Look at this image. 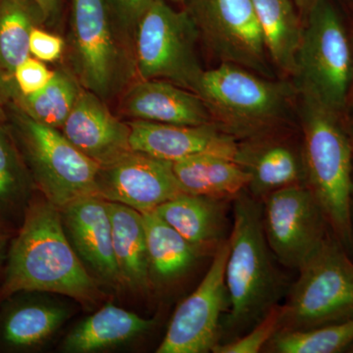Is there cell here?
Listing matches in <instances>:
<instances>
[{"instance_id": "1", "label": "cell", "mask_w": 353, "mask_h": 353, "mask_svg": "<svg viewBox=\"0 0 353 353\" xmlns=\"http://www.w3.org/2000/svg\"><path fill=\"white\" fill-rule=\"evenodd\" d=\"M99 287L70 243L60 209L32 199L7 252L0 303L19 292H48L92 308L103 299Z\"/></svg>"}, {"instance_id": "2", "label": "cell", "mask_w": 353, "mask_h": 353, "mask_svg": "<svg viewBox=\"0 0 353 353\" xmlns=\"http://www.w3.org/2000/svg\"><path fill=\"white\" fill-rule=\"evenodd\" d=\"M225 282L229 309L221 343L248 333L282 304L292 281L281 268L265 236L262 201L243 190L233 201Z\"/></svg>"}, {"instance_id": "3", "label": "cell", "mask_w": 353, "mask_h": 353, "mask_svg": "<svg viewBox=\"0 0 353 353\" xmlns=\"http://www.w3.org/2000/svg\"><path fill=\"white\" fill-rule=\"evenodd\" d=\"M299 97L305 185L319 203L332 234L353 257L352 136L343 116L310 97Z\"/></svg>"}, {"instance_id": "4", "label": "cell", "mask_w": 353, "mask_h": 353, "mask_svg": "<svg viewBox=\"0 0 353 353\" xmlns=\"http://www.w3.org/2000/svg\"><path fill=\"white\" fill-rule=\"evenodd\" d=\"M65 68L108 102L137 81L132 38L109 0H70Z\"/></svg>"}, {"instance_id": "5", "label": "cell", "mask_w": 353, "mask_h": 353, "mask_svg": "<svg viewBox=\"0 0 353 353\" xmlns=\"http://www.w3.org/2000/svg\"><path fill=\"white\" fill-rule=\"evenodd\" d=\"M296 92L289 83L226 63L204 71L196 90L213 124L238 141L279 134Z\"/></svg>"}, {"instance_id": "6", "label": "cell", "mask_w": 353, "mask_h": 353, "mask_svg": "<svg viewBox=\"0 0 353 353\" xmlns=\"http://www.w3.org/2000/svg\"><path fill=\"white\" fill-rule=\"evenodd\" d=\"M1 109L34 187L46 201L61 209L80 197L97 194L101 166L63 132L37 122L13 101Z\"/></svg>"}, {"instance_id": "7", "label": "cell", "mask_w": 353, "mask_h": 353, "mask_svg": "<svg viewBox=\"0 0 353 353\" xmlns=\"http://www.w3.org/2000/svg\"><path fill=\"white\" fill-rule=\"evenodd\" d=\"M294 87L343 116L353 83L352 36L332 0H320L304 20Z\"/></svg>"}, {"instance_id": "8", "label": "cell", "mask_w": 353, "mask_h": 353, "mask_svg": "<svg viewBox=\"0 0 353 353\" xmlns=\"http://www.w3.org/2000/svg\"><path fill=\"white\" fill-rule=\"evenodd\" d=\"M280 306L279 331H303L353 319V257L333 234L299 269Z\"/></svg>"}, {"instance_id": "9", "label": "cell", "mask_w": 353, "mask_h": 353, "mask_svg": "<svg viewBox=\"0 0 353 353\" xmlns=\"http://www.w3.org/2000/svg\"><path fill=\"white\" fill-rule=\"evenodd\" d=\"M199 32L189 13L154 0L132 38L137 80L167 81L196 94L204 71L197 54Z\"/></svg>"}, {"instance_id": "10", "label": "cell", "mask_w": 353, "mask_h": 353, "mask_svg": "<svg viewBox=\"0 0 353 353\" xmlns=\"http://www.w3.org/2000/svg\"><path fill=\"white\" fill-rule=\"evenodd\" d=\"M199 41L221 63L270 78L269 57L252 0H187Z\"/></svg>"}, {"instance_id": "11", "label": "cell", "mask_w": 353, "mask_h": 353, "mask_svg": "<svg viewBox=\"0 0 353 353\" xmlns=\"http://www.w3.org/2000/svg\"><path fill=\"white\" fill-rule=\"evenodd\" d=\"M261 201L272 252L283 267L299 270L332 233L319 203L305 185L276 190Z\"/></svg>"}, {"instance_id": "12", "label": "cell", "mask_w": 353, "mask_h": 353, "mask_svg": "<svg viewBox=\"0 0 353 353\" xmlns=\"http://www.w3.org/2000/svg\"><path fill=\"white\" fill-rule=\"evenodd\" d=\"M229 248L228 239L213 255L201 284L179 304L157 353L213 352L219 345L229 309L225 282Z\"/></svg>"}, {"instance_id": "13", "label": "cell", "mask_w": 353, "mask_h": 353, "mask_svg": "<svg viewBox=\"0 0 353 353\" xmlns=\"http://www.w3.org/2000/svg\"><path fill=\"white\" fill-rule=\"evenodd\" d=\"M97 190L105 201L124 204L139 213L154 210L185 192L174 173L173 162L134 150L99 168Z\"/></svg>"}, {"instance_id": "14", "label": "cell", "mask_w": 353, "mask_h": 353, "mask_svg": "<svg viewBox=\"0 0 353 353\" xmlns=\"http://www.w3.org/2000/svg\"><path fill=\"white\" fill-rule=\"evenodd\" d=\"M60 214L70 243L90 273L99 283L122 285L114 255L108 201L90 194L70 202L60 209Z\"/></svg>"}, {"instance_id": "15", "label": "cell", "mask_w": 353, "mask_h": 353, "mask_svg": "<svg viewBox=\"0 0 353 353\" xmlns=\"http://www.w3.org/2000/svg\"><path fill=\"white\" fill-rule=\"evenodd\" d=\"M61 132L99 166H108L132 152L131 128L110 110L108 102L83 88Z\"/></svg>"}, {"instance_id": "16", "label": "cell", "mask_w": 353, "mask_h": 353, "mask_svg": "<svg viewBox=\"0 0 353 353\" xmlns=\"http://www.w3.org/2000/svg\"><path fill=\"white\" fill-rule=\"evenodd\" d=\"M131 128L132 150L158 159L176 162L183 158L213 153L234 159L239 141L215 124L182 126L150 121H127Z\"/></svg>"}, {"instance_id": "17", "label": "cell", "mask_w": 353, "mask_h": 353, "mask_svg": "<svg viewBox=\"0 0 353 353\" xmlns=\"http://www.w3.org/2000/svg\"><path fill=\"white\" fill-rule=\"evenodd\" d=\"M118 111L130 120L182 126L213 124L201 97L162 80L134 81L121 94Z\"/></svg>"}, {"instance_id": "18", "label": "cell", "mask_w": 353, "mask_h": 353, "mask_svg": "<svg viewBox=\"0 0 353 353\" xmlns=\"http://www.w3.org/2000/svg\"><path fill=\"white\" fill-rule=\"evenodd\" d=\"M280 134L239 141L234 160L248 174L250 196L263 201L276 190L305 185L303 150Z\"/></svg>"}, {"instance_id": "19", "label": "cell", "mask_w": 353, "mask_h": 353, "mask_svg": "<svg viewBox=\"0 0 353 353\" xmlns=\"http://www.w3.org/2000/svg\"><path fill=\"white\" fill-rule=\"evenodd\" d=\"M231 201L183 192L154 211L183 239L212 257L231 233H228Z\"/></svg>"}, {"instance_id": "20", "label": "cell", "mask_w": 353, "mask_h": 353, "mask_svg": "<svg viewBox=\"0 0 353 353\" xmlns=\"http://www.w3.org/2000/svg\"><path fill=\"white\" fill-rule=\"evenodd\" d=\"M141 214L152 287L175 284L188 275L202 257L210 256L183 239L154 210Z\"/></svg>"}, {"instance_id": "21", "label": "cell", "mask_w": 353, "mask_h": 353, "mask_svg": "<svg viewBox=\"0 0 353 353\" xmlns=\"http://www.w3.org/2000/svg\"><path fill=\"white\" fill-rule=\"evenodd\" d=\"M155 324V319H146L108 303L67 334L62 350L71 353L99 352L138 338L150 332Z\"/></svg>"}, {"instance_id": "22", "label": "cell", "mask_w": 353, "mask_h": 353, "mask_svg": "<svg viewBox=\"0 0 353 353\" xmlns=\"http://www.w3.org/2000/svg\"><path fill=\"white\" fill-rule=\"evenodd\" d=\"M108 208L121 285L134 292H150L152 285L143 214L117 202L108 201Z\"/></svg>"}, {"instance_id": "23", "label": "cell", "mask_w": 353, "mask_h": 353, "mask_svg": "<svg viewBox=\"0 0 353 353\" xmlns=\"http://www.w3.org/2000/svg\"><path fill=\"white\" fill-rule=\"evenodd\" d=\"M69 314V309L60 304L18 299L0 314V343L9 350L39 347L57 333Z\"/></svg>"}, {"instance_id": "24", "label": "cell", "mask_w": 353, "mask_h": 353, "mask_svg": "<svg viewBox=\"0 0 353 353\" xmlns=\"http://www.w3.org/2000/svg\"><path fill=\"white\" fill-rule=\"evenodd\" d=\"M183 192L233 201L248 188L250 176L232 158L199 153L173 162Z\"/></svg>"}, {"instance_id": "25", "label": "cell", "mask_w": 353, "mask_h": 353, "mask_svg": "<svg viewBox=\"0 0 353 353\" xmlns=\"http://www.w3.org/2000/svg\"><path fill=\"white\" fill-rule=\"evenodd\" d=\"M272 63L294 76L304 22L294 0H252Z\"/></svg>"}, {"instance_id": "26", "label": "cell", "mask_w": 353, "mask_h": 353, "mask_svg": "<svg viewBox=\"0 0 353 353\" xmlns=\"http://www.w3.org/2000/svg\"><path fill=\"white\" fill-rule=\"evenodd\" d=\"M36 189L0 108V223L24 217Z\"/></svg>"}, {"instance_id": "27", "label": "cell", "mask_w": 353, "mask_h": 353, "mask_svg": "<svg viewBox=\"0 0 353 353\" xmlns=\"http://www.w3.org/2000/svg\"><path fill=\"white\" fill-rule=\"evenodd\" d=\"M82 90L75 77L63 67L54 70L43 90L29 95L18 92L13 102L37 122L61 131Z\"/></svg>"}, {"instance_id": "28", "label": "cell", "mask_w": 353, "mask_h": 353, "mask_svg": "<svg viewBox=\"0 0 353 353\" xmlns=\"http://www.w3.org/2000/svg\"><path fill=\"white\" fill-rule=\"evenodd\" d=\"M36 27L44 24L34 3L29 0H0V67L11 76L31 55L30 36Z\"/></svg>"}, {"instance_id": "29", "label": "cell", "mask_w": 353, "mask_h": 353, "mask_svg": "<svg viewBox=\"0 0 353 353\" xmlns=\"http://www.w3.org/2000/svg\"><path fill=\"white\" fill-rule=\"evenodd\" d=\"M352 345L353 319L303 331H279L268 341L263 352L341 353L347 352Z\"/></svg>"}, {"instance_id": "30", "label": "cell", "mask_w": 353, "mask_h": 353, "mask_svg": "<svg viewBox=\"0 0 353 353\" xmlns=\"http://www.w3.org/2000/svg\"><path fill=\"white\" fill-rule=\"evenodd\" d=\"M280 305L273 309L259 325L236 340L219 343L214 353H259L280 330Z\"/></svg>"}, {"instance_id": "31", "label": "cell", "mask_w": 353, "mask_h": 353, "mask_svg": "<svg viewBox=\"0 0 353 353\" xmlns=\"http://www.w3.org/2000/svg\"><path fill=\"white\" fill-rule=\"evenodd\" d=\"M53 74L54 71L48 69L44 62L30 55L16 67L13 77L21 94L29 95L43 90Z\"/></svg>"}, {"instance_id": "32", "label": "cell", "mask_w": 353, "mask_h": 353, "mask_svg": "<svg viewBox=\"0 0 353 353\" xmlns=\"http://www.w3.org/2000/svg\"><path fill=\"white\" fill-rule=\"evenodd\" d=\"M30 54L44 63H54L64 57L66 41L44 27L32 30L29 41Z\"/></svg>"}, {"instance_id": "33", "label": "cell", "mask_w": 353, "mask_h": 353, "mask_svg": "<svg viewBox=\"0 0 353 353\" xmlns=\"http://www.w3.org/2000/svg\"><path fill=\"white\" fill-rule=\"evenodd\" d=\"M109 1L121 24L131 34L132 38H134V29L139 20L154 0H109Z\"/></svg>"}, {"instance_id": "34", "label": "cell", "mask_w": 353, "mask_h": 353, "mask_svg": "<svg viewBox=\"0 0 353 353\" xmlns=\"http://www.w3.org/2000/svg\"><path fill=\"white\" fill-rule=\"evenodd\" d=\"M38 7L43 16L44 27L48 30L57 29L63 16L65 0H29Z\"/></svg>"}, {"instance_id": "35", "label": "cell", "mask_w": 353, "mask_h": 353, "mask_svg": "<svg viewBox=\"0 0 353 353\" xmlns=\"http://www.w3.org/2000/svg\"><path fill=\"white\" fill-rule=\"evenodd\" d=\"M18 92L14 77L0 67V108L12 102Z\"/></svg>"}, {"instance_id": "36", "label": "cell", "mask_w": 353, "mask_h": 353, "mask_svg": "<svg viewBox=\"0 0 353 353\" xmlns=\"http://www.w3.org/2000/svg\"><path fill=\"white\" fill-rule=\"evenodd\" d=\"M343 118L353 141V83L352 88H350V92H348L347 103H345V110H343Z\"/></svg>"}, {"instance_id": "37", "label": "cell", "mask_w": 353, "mask_h": 353, "mask_svg": "<svg viewBox=\"0 0 353 353\" xmlns=\"http://www.w3.org/2000/svg\"><path fill=\"white\" fill-rule=\"evenodd\" d=\"M320 0H294L296 4L297 10L301 14V17L303 18V22L305 18L307 17L310 11L312 10L313 7L319 2Z\"/></svg>"}, {"instance_id": "38", "label": "cell", "mask_w": 353, "mask_h": 353, "mask_svg": "<svg viewBox=\"0 0 353 353\" xmlns=\"http://www.w3.org/2000/svg\"><path fill=\"white\" fill-rule=\"evenodd\" d=\"M6 234L4 231L3 225L0 223V264L4 259V253H6Z\"/></svg>"}, {"instance_id": "39", "label": "cell", "mask_w": 353, "mask_h": 353, "mask_svg": "<svg viewBox=\"0 0 353 353\" xmlns=\"http://www.w3.org/2000/svg\"><path fill=\"white\" fill-rule=\"evenodd\" d=\"M350 216H352V232H353V171H352V194H350Z\"/></svg>"}, {"instance_id": "40", "label": "cell", "mask_w": 353, "mask_h": 353, "mask_svg": "<svg viewBox=\"0 0 353 353\" xmlns=\"http://www.w3.org/2000/svg\"><path fill=\"white\" fill-rule=\"evenodd\" d=\"M166 1L175 2V3H185L187 0H166Z\"/></svg>"}, {"instance_id": "41", "label": "cell", "mask_w": 353, "mask_h": 353, "mask_svg": "<svg viewBox=\"0 0 353 353\" xmlns=\"http://www.w3.org/2000/svg\"><path fill=\"white\" fill-rule=\"evenodd\" d=\"M347 2L350 6L353 7V0H347Z\"/></svg>"}, {"instance_id": "42", "label": "cell", "mask_w": 353, "mask_h": 353, "mask_svg": "<svg viewBox=\"0 0 353 353\" xmlns=\"http://www.w3.org/2000/svg\"><path fill=\"white\" fill-rule=\"evenodd\" d=\"M347 352L353 353V345H352V347L348 348Z\"/></svg>"}, {"instance_id": "43", "label": "cell", "mask_w": 353, "mask_h": 353, "mask_svg": "<svg viewBox=\"0 0 353 353\" xmlns=\"http://www.w3.org/2000/svg\"><path fill=\"white\" fill-rule=\"evenodd\" d=\"M352 52H353V34H352Z\"/></svg>"}]
</instances>
